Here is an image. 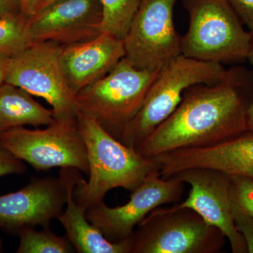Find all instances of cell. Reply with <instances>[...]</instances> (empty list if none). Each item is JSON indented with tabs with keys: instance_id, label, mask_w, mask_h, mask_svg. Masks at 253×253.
<instances>
[{
	"instance_id": "obj_1",
	"label": "cell",
	"mask_w": 253,
	"mask_h": 253,
	"mask_svg": "<svg viewBox=\"0 0 253 253\" xmlns=\"http://www.w3.org/2000/svg\"><path fill=\"white\" fill-rule=\"evenodd\" d=\"M249 81L248 72L235 68L218 83L191 86L175 111L136 151L154 158L174 150L212 146L247 131L246 111L253 94Z\"/></svg>"
},
{
	"instance_id": "obj_2",
	"label": "cell",
	"mask_w": 253,
	"mask_h": 253,
	"mask_svg": "<svg viewBox=\"0 0 253 253\" xmlns=\"http://www.w3.org/2000/svg\"><path fill=\"white\" fill-rule=\"evenodd\" d=\"M78 126L87 151L89 181L80 178L74 199L86 209L102 202L110 190L133 191L152 172L158 171L154 158L141 156L106 130L95 118L78 113Z\"/></svg>"
},
{
	"instance_id": "obj_3",
	"label": "cell",
	"mask_w": 253,
	"mask_h": 253,
	"mask_svg": "<svg viewBox=\"0 0 253 253\" xmlns=\"http://www.w3.org/2000/svg\"><path fill=\"white\" fill-rule=\"evenodd\" d=\"M223 64L198 61L180 55L163 66L150 86L139 111L123 126L118 140L136 149L180 104L191 86L213 84L227 77Z\"/></svg>"
},
{
	"instance_id": "obj_4",
	"label": "cell",
	"mask_w": 253,
	"mask_h": 253,
	"mask_svg": "<svg viewBox=\"0 0 253 253\" xmlns=\"http://www.w3.org/2000/svg\"><path fill=\"white\" fill-rule=\"evenodd\" d=\"M189 26L181 37V55L221 63L248 59L251 33L243 27L229 0H184Z\"/></svg>"
},
{
	"instance_id": "obj_5",
	"label": "cell",
	"mask_w": 253,
	"mask_h": 253,
	"mask_svg": "<svg viewBox=\"0 0 253 253\" xmlns=\"http://www.w3.org/2000/svg\"><path fill=\"white\" fill-rule=\"evenodd\" d=\"M159 71L138 69L123 58L106 76L78 91V113L95 118L118 139L123 126L139 111Z\"/></svg>"
},
{
	"instance_id": "obj_6",
	"label": "cell",
	"mask_w": 253,
	"mask_h": 253,
	"mask_svg": "<svg viewBox=\"0 0 253 253\" xmlns=\"http://www.w3.org/2000/svg\"><path fill=\"white\" fill-rule=\"evenodd\" d=\"M130 239V253H216L226 238L192 209L174 204L151 211Z\"/></svg>"
},
{
	"instance_id": "obj_7",
	"label": "cell",
	"mask_w": 253,
	"mask_h": 253,
	"mask_svg": "<svg viewBox=\"0 0 253 253\" xmlns=\"http://www.w3.org/2000/svg\"><path fill=\"white\" fill-rule=\"evenodd\" d=\"M0 145L38 172L71 168L89 174L87 151L77 117L55 119L43 129H8L0 134Z\"/></svg>"
},
{
	"instance_id": "obj_8",
	"label": "cell",
	"mask_w": 253,
	"mask_h": 253,
	"mask_svg": "<svg viewBox=\"0 0 253 253\" xmlns=\"http://www.w3.org/2000/svg\"><path fill=\"white\" fill-rule=\"evenodd\" d=\"M61 46L52 41L33 43L11 56L5 82L45 100L56 120L78 116L76 94L60 63Z\"/></svg>"
},
{
	"instance_id": "obj_9",
	"label": "cell",
	"mask_w": 253,
	"mask_h": 253,
	"mask_svg": "<svg viewBox=\"0 0 253 253\" xmlns=\"http://www.w3.org/2000/svg\"><path fill=\"white\" fill-rule=\"evenodd\" d=\"M176 0H141L124 41L126 56L138 69L160 71L181 55L174 27Z\"/></svg>"
},
{
	"instance_id": "obj_10",
	"label": "cell",
	"mask_w": 253,
	"mask_h": 253,
	"mask_svg": "<svg viewBox=\"0 0 253 253\" xmlns=\"http://www.w3.org/2000/svg\"><path fill=\"white\" fill-rule=\"evenodd\" d=\"M184 184L175 176L166 179L156 171L131 191L130 199L126 204L109 208L102 201L86 209V219L111 242L129 239L135 230L134 228L151 211L163 205L180 201Z\"/></svg>"
},
{
	"instance_id": "obj_11",
	"label": "cell",
	"mask_w": 253,
	"mask_h": 253,
	"mask_svg": "<svg viewBox=\"0 0 253 253\" xmlns=\"http://www.w3.org/2000/svg\"><path fill=\"white\" fill-rule=\"evenodd\" d=\"M191 186L185 201L175 204L192 209L229 241L234 253H247L246 241L238 230L231 211L230 176L209 168H190L174 175Z\"/></svg>"
},
{
	"instance_id": "obj_12",
	"label": "cell",
	"mask_w": 253,
	"mask_h": 253,
	"mask_svg": "<svg viewBox=\"0 0 253 253\" xmlns=\"http://www.w3.org/2000/svg\"><path fill=\"white\" fill-rule=\"evenodd\" d=\"M100 0H56L28 18L32 42L52 41L69 45L101 34Z\"/></svg>"
},
{
	"instance_id": "obj_13",
	"label": "cell",
	"mask_w": 253,
	"mask_h": 253,
	"mask_svg": "<svg viewBox=\"0 0 253 253\" xmlns=\"http://www.w3.org/2000/svg\"><path fill=\"white\" fill-rule=\"evenodd\" d=\"M163 178L190 168H209L253 179V131L206 147L168 151L154 157Z\"/></svg>"
},
{
	"instance_id": "obj_14",
	"label": "cell",
	"mask_w": 253,
	"mask_h": 253,
	"mask_svg": "<svg viewBox=\"0 0 253 253\" xmlns=\"http://www.w3.org/2000/svg\"><path fill=\"white\" fill-rule=\"evenodd\" d=\"M67 201V186L59 178H35L23 189L0 196V226L9 230L41 226L49 228L51 221L63 212Z\"/></svg>"
},
{
	"instance_id": "obj_15",
	"label": "cell",
	"mask_w": 253,
	"mask_h": 253,
	"mask_svg": "<svg viewBox=\"0 0 253 253\" xmlns=\"http://www.w3.org/2000/svg\"><path fill=\"white\" fill-rule=\"evenodd\" d=\"M125 56L124 42L101 33L90 41L61 46L59 58L68 84L76 95L106 76Z\"/></svg>"
},
{
	"instance_id": "obj_16",
	"label": "cell",
	"mask_w": 253,
	"mask_h": 253,
	"mask_svg": "<svg viewBox=\"0 0 253 253\" xmlns=\"http://www.w3.org/2000/svg\"><path fill=\"white\" fill-rule=\"evenodd\" d=\"M60 174L65 178L67 186V208L57 219L76 251L79 253H130V237L119 242H111L86 219V208L78 204L73 195L81 177L80 171L75 168H61Z\"/></svg>"
},
{
	"instance_id": "obj_17",
	"label": "cell",
	"mask_w": 253,
	"mask_h": 253,
	"mask_svg": "<svg viewBox=\"0 0 253 253\" xmlns=\"http://www.w3.org/2000/svg\"><path fill=\"white\" fill-rule=\"evenodd\" d=\"M54 121L52 110L42 106L27 91L6 83L0 86V134L25 126H47Z\"/></svg>"
},
{
	"instance_id": "obj_18",
	"label": "cell",
	"mask_w": 253,
	"mask_h": 253,
	"mask_svg": "<svg viewBox=\"0 0 253 253\" xmlns=\"http://www.w3.org/2000/svg\"><path fill=\"white\" fill-rule=\"evenodd\" d=\"M20 244L18 253H72L76 249L67 236H59L49 228L37 231L28 226L18 231Z\"/></svg>"
},
{
	"instance_id": "obj_19",
	"label": "cell",
	"mask_w": 253,
	"mask_h": 253,
	"mask_svg": "<svg viewBox=\"0 0 253 253\" xmlns=\"http://www.w3.org/2000/svg\"><path fill=\"white\" fill-rule=\"evenodd\" d=\"M102 6L101 33L124 41L141 0H100Z\"/></svg>"
},
{
	"instance_id": "obj_20",
	"label": "cell",
	"mask_w": 253,
	"mask_h": 253,
	"mask_svg": "<svg viewBox=\"0 0 253 253\" xmlns=\"http://www.w3.org/2000/svg\"><path fill=\"white\" fill-rule=\"evenodd\" d=\"M31 44L28 18L18 14L0 18V53L12 56Z\"/></svg>"
},
{
	"instance_id": "obj_21",
	"label": "cell",
	"mask_w": 253,
	"mask_h": 253,
	"mask_svg": "<svg viewBox=\"0 0 253 253\" xmlns=\"http://www.w3.org/2000/svg\"><path fill=\"white\" fill-rule=\"evenodd\" d=\"M230 179L232 204L253 218V179L236 175Z\"/></svg>"
},
{
	"instance_id": "obj_22",
	"label": "cell",
	"mask_w": 253,
	"mask_h": 253,
	"mask_svg": "<svg viewBox=\"0 0 253 253\" xmlns=\"http://www.w3.org/2000/svg\"><path fill=\"white\" fill-rule=\"evenodd\" d=\"M231 211L236 226L244 236L246 241L248 253H253V218L250 217L249 214H246L234 206L232 201Z\"/></svg>"
},
{
	"instance_id": "obj_23",
	"label": "cell",
	"mask_w": 253,
	"mask_h": 253,
	"mask_svg": "<svg viewBox=\"0 0 253 253\" xmlns=\"http://www.w3.org/2000/svg\"><path fill=\"white\" fill-rule=\"evenodd\" d=\"M26 170L23 161L0 145V176L11 174H21Z\"/></svg>"
},
{
	"instance_id": "obj_24",
	"label": "cell",
	"mask_w": 253,
	"mask_h": 253,
	"mask_svg": "<svg viewBox=\"0 0 253 253\" xmlns=\"http://www.w3.org/2000/svg\"><path fill=\"white\" fill-rule=\"evenodd\" d=\"M241 23L250 31L253 28V0H229Z\"/></svg>"
},
{
	"instance_id": "obj_25",
	"label": "cell",
	"mask_w": 253,
	"mask_h": 253,
	"mask_svg": "<svg viewBox=\"0 0 253 253\" xmlns=\"http://www.w3.org/2000/svg\"><path fill=\"white\" fill-rule=\"evenodd\" d=\"M21 14L20 0H0V18Z\"/></svg>"
},
{
	"instance_id": "obj_26",
	"label": "cell",
	"mask_w": 253,
	"mask_h": 253,
	"mask_svg": "<svg viewBox=\"0 0 253 253\" xmlns=\"http://www.w3.org/2000/svg\"><path fill=\"white\" fill-rule=\"evenodd\" d=\"M40 0H20L21 14L29 18L36 12Z\"/></svg>"
},
{
	"instance_id": "obj_27",
	"label": "cell",
	"mask_w": 253,
	"mask_h": 253,
	"mask_svg": "<svg viewBox=\"0 0 253 253\" xmlns=\"http://www.w3.org/2000/svg\"><path fill=\"white\" fill-rule=\"evenodd\" d=\"M11 58L9 55L0 53V86L6 82Z\"/></svg>"
},
{
	"instance_id": "obj_28",
	"label": "cell",
	"mask_w": 253,
	"mask_h": 253,
	"mask_svg": "<svg viewBox=\"0 0 253 253\" xmlns=\"http://www.w3.org/2000/svg\"><path fill=\"white\" fill-rule=\"evenodd\" d=\"M246 123L248 130L253 131V93L248 105L246 111Z\"/></svg>"
},
{
	"instance_id": "obj_29",
	"label": "cell",
	"mask_w": 253,
	"mask_h": 253,
	"mask_svg": "<svg viewBox=\"0 0 253 253\" xmlns=\"http://www.w3.org/2000/svg\"><path fill=\"white\" fill-rule=\"evenodd\" d=\"M251 36V48H250L249 56H248V60L251 63V64L253 66V28L250 31Z\"/></svg>"
},
{
	"instance_id": "obj_30",
	"label": "cell",
	"mask_w": 253,
	"mask_h": 253,
	"mask_svg": "<svg viewBox=\"0 0 253 253\" xmlns=\"http://www.w3.org/2000/svg\"><path fill=\"white\" fill-rule=\"evenodd\" d=\"M56 1V0H40L39 4H38V9H37V11L38 10L42 9V8L44 7V6H46V5L50 4V3L53 2V1ZM33 16V15H32Z\"/></svg>"
}]
</instances>
